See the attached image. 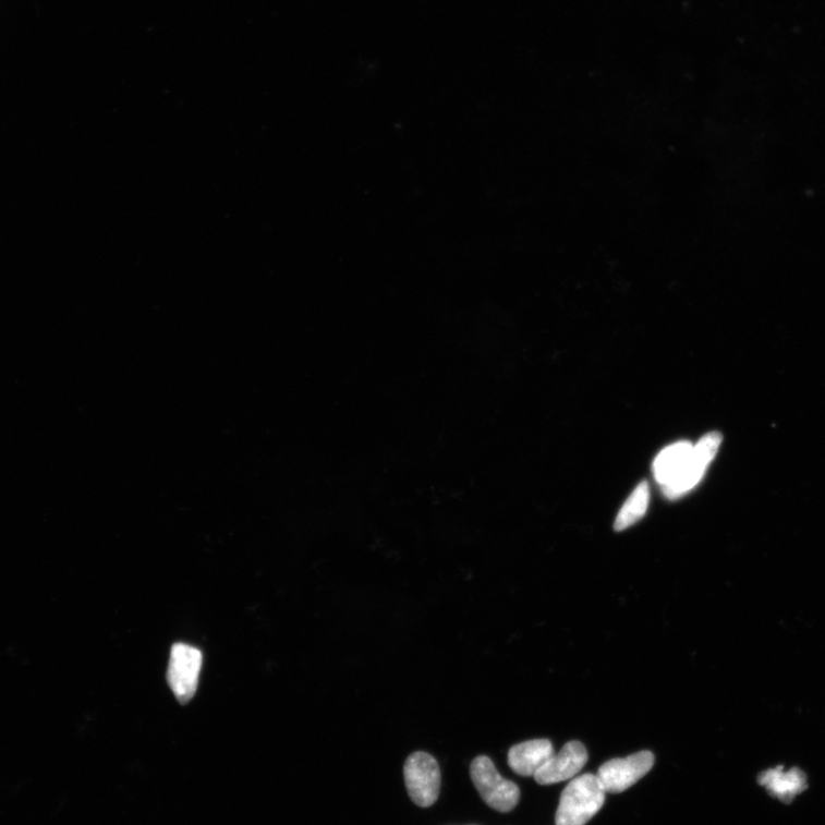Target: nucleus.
<instances>
[{
  "instance_id": "nucleus-1",
  "label": "nucleus",
  "mask_w": 825,
  "mask_h": 825,
  "mask_svg": "<svg viewBox=\"0 0 825 825\" xmlns=\"http://www.w3.org/2000/svg\"><path fill=\"white\" fill-rule=\"evenodd\" d=\"M606 791L596 775L585 774L571 780L562 792L556 825H586L604 806Z\"/></svg>"
},
{
  "instance_id": "nucleus-2",
  "label": "nucleus",
  "mask_w": 825,
  "mask_h": 825,
  "mask_svg": "<svg viewBox=\"0 0 825 825\" xmlns=\"http://www.w3.org/2000/svg\"><path fill=\"white\" fill-rule=\"evenodd\" d=\"M473 782L486 804L500 813L514 810L520 801V789L511 780L501 777L493 761L480 755L472 763Z\"/></svg>"
},
{
  "instance_id": "nucleus-3",
  "label": "nucleus",
  "mask_w": 825,
  "mask_h": 825,
  "mask_svg": "<svg viewBox=\"0 0 825 825\" xmlns=\"http://www.w3.org/2000/svg\"><path fill=\"white\" fill-rule=\"evenodd\" d=\"M201 668H203V653L186 643L173 644L167 678L173 695L182 704L189 703L194 697Z\"/></svg>"
},
{
  "instance_id": "nucleus-4",
  "label": "nucleus",
  "mask_w": 825,
  "mask_h": 825,
  "mask_svg": "<svg viewBox=\"0 0 825 825\" xmlns=\"http://www.w3.org/2000/svg\"><path fill=\"white\" fill-rule=\"evenodd\" d=\"M405 784L411 799L420 808H430L440 791V769L434 756L415 752L404 767Z\"/></svg>"
},
{
  "instance_id": "nucleus-5",
  "label": "nucleus",
  "mask_w": 825,
  "mask_h": 825,
  "mask_svg": "<svg viewBox=\"0 0 825 825\" xmlns=\"http://www.w3.org/2000/svg\"><path fill=\"white\" fill-rule=\"evenodd\" d=\"M723 436L719 433H709L704 436L687 460L683 470L670 484L662 487L666 498L675 500L693 489L703 478L708 464L716 458Z\"/></svg>"
},
{
  "instance_id": "nucleus-6",
  "label": "nucleus",
  "mask_w": 825,
  "mask_h": 825,
  "mask_svg": "<svg viewBox=\"0 0 825 825\" xmlns=\"http://www.w3.org/2000/svg\"><path fill=\"white\" fill-rule=\"evenodd\" d=\"M654 764L655 755L651 751H642L602 765L596 776L606 793H620L648 774Z\"/></svg>"
},
{
  "instance_id": "nucleus-7",
  "label": "nucleus",
  "mask_w": 825,
  "mask_h": 825,
  "mask_svg": "<svg viewBox=\"0 0 825 825\" xmlns=\"http://www.w3.org/2000/svg\"><path fill=\"white\" fill-rule=\"evenodd\" d=\"M589 761L586 748L581 742H570L560 753L550 760L533 777L537 784L549 786L574 778Z\"/></svg>"
},
{
  "instance_id": "nucleus-8",
  "label": "nucleus",
  "mask_w": 825,
  "mask_h": 825,
  "mask_svg": "<svg viewBox=\"0 0 825 825\" xmlns=\"http://www.w3.org/2000/svg\"><path fill=\"white\" fill-rule=\"evenodd\" d=\"M554 755L548 740H533L512 747L508 753V764L521 776H534Z\"/></svg>"
},
{
  "instance_id": "nucleus-9",
  "label": "nucleus",
  "mask_w": 825,
  "mask_h": 825,
  "mask_svg": "<svg viewBox=\"0 0 825 825\" xmlns=\"http://www.w3.org/2000/svg\"><path fill=\"white\" fill-rule=\"evenodd\" d=\"M760 782L772 796L789 801L806 788V777L799 769L777 767L763 773Z\"/></svg>"
},
{
  "instance_id": "nucleus-10",
  "label": "nucleus",
  "mask_w": 825,
  "mask_h": 825,
  "mask_svg": "<svg viewBox=\"0 0 825 825\" xmlns=\"http://www.w3.org/2000/svg\"><path fill=\"white\" fill-rule=\"evenodd\" d=\"M693 448V444L680 441L668 446L658 454L654 463V474L662 487L672 483L678 477Z\"/></svg>"
},
{
  "instance_id": "nucleus-11",
  "label": "nucleus",
  "mask_w": 825,
  "mask_h": 825,
  "mask_svg": "<svg viewBox=\"0 0 825 825\" xmlns=\"http://www.w3.org/2000/svg\"><path fill=\"white\" fill-rule=\"evenodd\" d=\"M650 501V485L646 482H642L618 512L615 530L620 532L639 522L645 515L646 510H648Z\"/></svg>"
}]
</instances>
